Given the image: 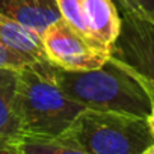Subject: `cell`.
Returning a JSON list of instances; mask_svg holds the SVG:
<instances>
[{
  "instance_id": "cell-1",
  "label": "cell",
  "mask_w": 154,
  "mask_h": 154,
  "mask_svg": "<svg viewBox=\"0 0 154 154\" xmlns=\"http://www.w3.org/2000/svg\"><path fill=\"white\" fill-rule=\"evenodd\" d=\"M54 79L63 92L85 109L148 118L154 97L127 66L110 57L104 65L86 71H66L53 65Z\"/></svg>"
},
{
  "instance_id": "cell-2",
  "label": "cell",
  "mask_w": 154,
  "mask_h": 154,
  "mask_svg": "<svg viewBox=\"0 0 154 154\" xmlns=\"http://www.w3.org/2000/svg\"><path fill=\"white\" fill-rule=\"evenodd\" d=\"M83 109L59 86L48 60H33L20 68L18 110L23 136L57 137Z\"/></svg>"
},
{
  "instance_id": "cell-3",
  "label": "cell",
  "mask_w": 154,
  "mask_h": 154,
  "mask_svg": "<svg viewBox=\"0 0 154 154\" xmlns=\"http://www.w3.org/2000/svg\"><path fill=\"white\" fill-rule=\"evenodd\" d=\"M62 139L89 154H143L154 145L146 118L83 109Z\"/></svg>"
},
{
  "instance_id": "cell-4",
  "label": "cell",
  "mask_w": 154,
  "mask_h": 154,
  "mask_svg": "<svg viewBox=\"0 0 154 154\" xmlns=\"http://www.w3.org/2000/svg\"><path fill=\"white\" fill-rule=\"evenodd\" d=\"M115 5L121 27L110 57L133 71L154 97V15L130 6L125 0H115Z\"/></svg>"
},
{
  "instance_id": "cell-5",
  "label": "cell",
  "mask_w": 154,
  "mask_h": 154,
  "mask_svg": "<svg viewBox=\"0 0 154 154\" xmlns=\"http://www.w3.org/2000/svg\"><path fill=\"white\" fill-rule=\"evenodd\" d=\"M45 59L66 71L100 68L110 59V48L72 27L62 17L41 35Z\"/></svg>"
},
{
  "instance_id": "cell-6",
  "label": "cell",
  "mask_w": 154,
  "mask_h": 154,
  "mask_svg": "<svg viewBox=\"0 0 154 154\" xmlns=\"http://www.w3.org/2000/svg\"><path fill=\"white\" fill-rule=\"evenodd\" d=\"M0 12L38 35L62 17L56 0H0Z\"/></svg>"
},
{
  "instance_id": "cell-7",
  "label": "cell",
  "mask_w": 154,
  "mask_h": 154,
  "mask_svg": "<svg viewBox=\"0 0 154 154\" xmlns=\"http://www.w3.org/2000/svg\"><path fill=\"white\" fill-rule=\"evenodd\" d=\"M20 68L0 66V136L20 139L23 136L18 110Z\"/></svg>"
},
{
  "instance_id": "cell-8",
  "label": "cell",
  "mask_w": 154,
  "mask_h": 154,
  "mask_svg": "<svg viewBox=\"0 0 154 154\" xmlns=\"http://www.w3.org/2000/svg\"><path fill=\"white\" fill-rule=\"evenodd\" d=\"M83 14L89 36L112 47L121 27L115 0H83Z\"/></svg>"
},
{
  "instance_id": "cell-9",
  "label": "cell",
  "mask_w": 154,
  "mask_h": 154,
  "mask_svg": "<svg viewBox=\"0 0 154 154\" xmlns=\"http://www.w3.org/2000/svg\"><path fill=\"white\" fill-rule=\"evenodd\" d=\"M0 44L36 60H47L41 35L26 29L3 12H0Z\"/></svg>"
},
{
  "instance_id": "cell-10",
  "label": "cell",
  "mask_w": 154,
  "mask_h": 154,
  "mask_svg": "<svg viewBox=\"0 0 154 154\" xmlns=\"http://www.w3.org/2000/svg\"><path fill=\"white\" fill-rule=\"evenodd\" d=\"M18 145L24 154H89L77 145L57 137H36V136H21Z\"/></svg>"
},
{
  "instance_id": "cell-11",
  "label": "cell",
  "mask_w": 154,
  "mask_h": 154,
  "mask_svg": "<svg viewBox=\"0 0 154 154\" xmlns=\"http://www.w3.org/2000/svg\"><path fill=\"white\" fill-rule=\"evenodd\" d=\"M56 3L59 6L63 20H66L72 27L89 36L85 14H83V0H56Z\"/></svg>"
},
{
  "instance_id": "cell-12",
  "label": "cell",
  "mask_w": 154,
  "mask_h": 154,
  "mask_svg": "<svg viewBox=\"0 0 154 154\" xmlns=\"http://www.w3.org/2000/svg\"><path fill=\"white\" fill-rule=\"evenodd\" d=\"M36 59L29 57L23 53H18L15 50L8 48L6 45L0 44V66H12V68H21Z\"/></svg>"
},
{
  "instance_id": "cell-13",
  "label": "cell",
  "mask_w": 154,
  "mask_h": 154,
  "mask_svg": "<svg viewBox=\"0 0 154 154\" xmlns=\"http://www.w3.org/2000/svg\"><path fill=\"white\" fill-rule=\"evenodd\" d=\"M0 154H24L17 139L0 136Z\"/></svg>"
},
{
  "instance_id": "cell-14",
  "label": "cell",
  "mask_w": 154,
  "mask_h": 154,
  "mask_svg": "<svg viewBox=\"0 0 154 154\" xmlns=\"http://www.w3.org/2000/svg\"><path fill=\"white\" fill-rule=\"evenodd\" d=\"M125 2L130 6H133L145 14L154 15V0H125Z\"/></svg>"
},
{
  "instance_id": "cell-15",
  "label": "cell",
  "mask_w": 154,
  "mask_h": 154,
  "mask_svg": "<svg viewBox=\"0 0 154 154\" xmlns=\"http://www.w3.org/2000/svg\"><path fill=\"white\" fill-rule=\"evenodd\" d=\"M146 119H148V124H149V128H151V133H152V137H154V104H152L151 113H149V116Z\"/></svg>"
},
{
  "instance_id": "cell-16",
  "label": "cell",
  "mask_w": 154,
  "mask_h": 154,
  "mask_svg": "<svg viewBox=\"0 0 154 154\" xmlns=\"http://www.w3.org/2000/svg\"><path fill=\"white\" fill-rule=\"evenodd\" d=\"M143 154H154V145H151L149 148H146Z\"/></svg>"
}]
</instances>
